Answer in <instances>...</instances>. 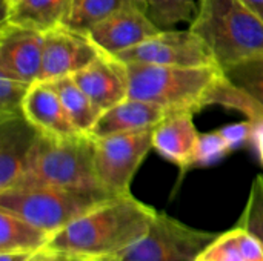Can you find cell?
<instances>
[{
    "mask_svg": "<svg viewBox=\"0 0 263 261\" xmlns=\"http://www.w3.org/2000/svg\"><path fill=\"white\" fill-rule=\"evenodd\" d=\"M157 211L133 194L111 197L59 231L48 248L79 255L100 258L117 254L142 238Z\"/></svg>",
    "mask_w": 263,
    "mask_h": 261,
    "instance_id": "cell-1",
    "label": "cell"
},
{
    "mask_svg": "<svg viewBox=\"0 0 263 261\" xmlns=\"http://www.w3.org/2000/svg\"><path fill=\"white\" fill-rule=\"evenodd\" d=\"M190 29L205 42L222 71L263 55V20L240 0H199Z\"/></svg>",
    "mask_w": 263,
    "mask_h": 261,
    "instance_id": "cell-2",
    "label": "cell"
},
{
    "mask_svg": "<svg viewBox=\"0 0 263 261\" xmlns=\"http://www.w3.org/2000/svg\"><path fill=\"white\" fill-rule=\"evenodd\" d=\"M37 186L108 194L96 174L94 138L86 134L69 138L40 134L28 168L14 188Z\"/></svg>",
    "mask_w": 263,
    "mask_h": 261,
    "instance_id": "cell-3",
    "label": "cell"
},
{
    "mask_svg": "<svg viewBox=\"0 0 263 261\" xmlns=\"http://www.w3.org/2000/svg\"><path fill=\"white\" fill-rule=\"evenodd\" d=\"M128 97L153 103L168 112H199L205 98L222 74L217 66H160L126 63Z\"/></svg>",
    "mask_w": 263,
    "mask_h": 261,
    "instance_id": "cell-4",
    "label": "cell"
},
{
    "mask_svg": "<svg viewBox=\"0 0 263 261\" xmlns=\"http://www.w3.org/2000/svg\"><path fill=\"white\" fill-rule=\"evenodd\" d=\"M111 197L116 195L51 186L14 188L0 192V209L55 235L71 222Z\"/></svg>",
    "mask_w": 263,
    "mask_h": 261,
    "instance_id": "cell-5",
    "label": "cell"
},
{
    "mask_svg": "<svg viewBox=\"0 0 263 261\" xmlns=\"http://www.w3.org/2000/svg\"><path fill=\"white\" fill-rule=\"evenodd\" d=\"M216 238V234L194 229L163 212H157L142 238L117 254L96 260L194 261Z\"/></svg>",
    "mask_w": 263,
    "mask_h": 261,
    "instance_id": "cell-6",
    "label": "cell"
},
{
    "mask_svg": "<svg viewBox=\"0 0 263 261\" xmlns=\"http://www.w3.org/2000/svg\"><path fill=\"white\" fill-rule=\"evenodd\" d=\"M154 129L94 138V168L102 188L111 195L131 194L140 165L153 149Z\"/></svg>",
    "mask_w": 263,
    "mask_h": 261,
    "instance_id": "cell-7",
    "label": "cell"
},
{
    "mask_svg": "<svg viewBox=\"0 0 263 261\" xmlns=\"http://www.w3.org/2000/svg\"><path fill=\"white\" fill-rule=\"evenodd\" d=\"M117 58L125 63L160 66H217L205 42L190 28L162 29L143 43L122 52Z\"/></svg>",
    "mask_w": 263,
    "mask_h": 261,
    "instance_id": "cell-8",
    "label": "cell"
},
{
    "mask_svg": "<svg viewBox=\"0 0 263 261\" xmlns=\"http://www.w3.org/2000/svg\"><path fill=\"white\" fill-rule=\"evenodd\" d=\"M43 34V60L39 82L71 77L105 54L86 32L71 29L65 25Z\"/></svg>",
    "mask_w": 263,
    "mask_h": 261,
    "instance_id": "cell-9",
    "label": "cell"
},
{
    "mask_svg": "<svg viewBox=\"0 0 263 261\" xmlns=\"http://www.w3.org/2000/svg\"><path fill=\"white\" fill-rule=\"evenodd\" d=\"M45 34L9 20L0 29V75L35 83L40 78Z\"/></svg>",
    "mask_w": 263,
    "mask_h": 261,
    "instance_id": "cell-10",
    "label": "cell"
},
{
    "mask_svg": "<svg viewBox=\"0 0 263 261\" xmlns=\"http://www.w3.org/2000/svg\"><path fill=\"white\" fill-rule=\"evenodd\" d=\"M160 31L140 5H129L94 25L86 34L105 54L117 57Z\"/></svg>",
    "mask_w": 263,
    "mask_h": 261,
    "instance_id": "cell-11",
    "label": "cell"
},
{
    "mask_svg": "<svg viewBox=\"0 0 263 261\" xmlns=\"http://www.w3.org/2000/svg\"><path fill=\"white\" fill-rule=\"evenodd\" d=\"M39 137L40 131L25 115L0 120V192L23 177Z\"/></svg>",
    "mask_w": 263,
    "mask_h": 261,
    "instance_id": "cell-12",
    "label": "cell"
},
{
    "mask_svg": "<svg viewBox=\"0 0 263 261\" xmlns=\"http://www.w3.org/2000/svg\"><path fill=\"white\" fill-rule=\"evenodd\" d=\"M71 77L102 111L128 98L126 63L114 55L102 54Z\"/></svg>",
    "mask_w": 263,
    "mask_h": 261,
    "instance_id": "cell-13",
    "label": "cell"
},
{
    "mask_svg": "<svg viewBox=\"0 0 263 261\" xmlns=\"http://www.w3.org/2000/svg\"><path fill=\"white\" fill-rule=\"evenodd\" d=\"M200 132L194 125V112H170L153 132V149L174 163L182 172L194 168Z\"/></svg>",
    "mask_w": 263,
    "mask_h": 261,
    "instance_id": "cell-14",
    "label": "cell"
},
{
    "mask_svg": "<svg viewBox=\"0 0 263 261\" xmlns=\"http://www.w3.org/2000/svg\"><path fill=\"white\" fill-rule=\"evenodd\" d=\"M23 115L40 131V134L59 138L82 135L71 122L57 91L49 82L32 83L25 98Z\"/></svg>",
    "mask_w": 263,
    "mask_h": 261,
    "instance_id": "cell-15",
    "label": "cell"
},
{
    "mask_svg": "<svg viewBox=\"0 0 263 261\" xmlns=\"http://www.w3.org/2000/svg\"><path fill=\"white\" fill-rule=\"evenodd\" d=\"M170 112L153 103L136 98H125L116 106L102 112L91 137H106L136 131L154 129Z\"/></svg>",
    "mask_w": 263,
    "mask_h": 261,
    "instance_id": "cell-16",
    "label": "cell"
},
{
    "mask_svg": "<svg viewBox=\"0 0 263 261\" xmlns=\"http://www.w3.org/2000/svg\"><path fill=\"white\" fill-rule=\"evenodd\" d=\"M72 5L74 0H20L3 20L46 32L66 22Z\"/></svg>",
    "mask_w": 263,
    "mask_h": 261,
    "instance_id": "cell-17",
    "label": "cell"
},
{
    "mask_svg": "<svg viewBox=\"0 0 263 261\" xmlns=\"http://www.w3.org/2000/svg\"><path fill=\"white\" fill-rule=\"evenodd\" d=\"M52 237L37 225L0 209V252H37L46 248Z\"/></svg>",
    "mask_w": 263,
    "mask_h": 261,
    "instance_id": "cell-18",
    "label": "cell"
},
{
    "mask_svg": "<svg viewBox=\"0 0 263 261\" xmlns=\"http://www.w3.org/2000/svg\"><path fill=\"white\" fill-rule=\"evenodd\" d=\"M49 83L57 91L74 126L82 134L91 135L103 111L94 105V102L80 89L72 77H62Z\"/></svg>",
    "mask_w": 263,
    "mask_h": 261,
    "instance_id": "cell-19",
    "label": "cell"
},
{
    "mask_svg": "<svg viewBox=\"0 0 263 261\" xmlns=\"http://www.w3.org/2000/svg\"><path fill=\"white\" fill-rule=\"evenodd\" d=\"M129 5H140V2L139 0H74L71 12L63 25L80 32H88L94 25H97L103 18L114 14L116 11Z\"/></svg>",
    "mask_w": 263,
    "mask_h": 261,
    "instance_id": "cell-20",
    "label": "cell"
},
{
    "mask_svg": "<svg viewBox=\"0 0 263 261\" xmlns=\"http://www.w3.org/2000/svg\"><path fill=\"white\" fill-rule=\"evenodd\" d=\"M146 15L160 29H174L180 23L191 25L197 15L199 0H139Z\"/></svg>",
    "mask_w": 263,
    "mask_h": 261,
    "instance_id": "cell-21",
    "label": "cell"
},
{
    "mask_svg": "<svg viewBox=\"0 0 263 261\" xmlns=\"http://www.w3.org/2000/svg\"><path fill=\"white\" fill-rule=\"evenodd\" d=\"M208 105H220L228 109H236L248 117L251 122H257L263 118V108H260L250 95H247L243 91L236 88L225 75L223 72L219 75V78L211 86L206 98L205 106Z\"/></svg>",
    "mask_w": 263,
    "mask_h": 261,
    "instance_id": "cell-22",
    "label": "cell"
},
{
    "mask_svg": "<svg viewBox=\"0 0 263 261\" xmlns=\"http://www.w3.org/2000/svg\"><path fill=\"white\" fill-rule=\"evenodd\" d=\"M222 72L236 88L263 108V55L240 62Z\"/></svg>",
    "mask_w": 263,
    "mask_h": 261,
    "instance_id": "cell-23",
    "label": "cell"
},
{
    "mask_svg": "<svg viewBox=\"0 0 263 261\" xmlns=\"http://www.w3.org/2000/svg\"><path fill=\"white\" fill-rule=\"evenodd\" d=\"M32 83L0 75V120L23 115L25 98Z\"/></svg>",
    "mask_w": 263,
    "mask_h": 261,
    "instance_id": "cell-24",
    "label": "cell"
},
{
    "mask_svg": "<svg viewBox=\"0 0 263 261\" xmlns=\"http://www.w3.org/2000/svg\"><path fill=\"white\" fill-rule=\"evenodd\" d=\"M239 226L251 232L263 245V175H257L253 182Z\"/></svg>",
    "mask_w": 263,
    "mask_h": 261,
    "instance_id": "cell-25",
    "label": "cell"
},
{
    "mask_svg": "<svg viewBox=\"0 0 263 261\" xmlns=\"http://www.w3.org/2000/svg\"><path fill=\"white\" fill-rule=\"evenodd\" d=\"M230 152H233V151L219 129L200 134L196 160H194V168L216 165V163L222 162Z\"/></svg>",
    "mask_w": 263,
    "mask_h": 261,
    "instance_id": "cell-26",
    "label": "cell"
},
{
    "mask_svg": "<svg viewBox=\"0 0 263 261\" xmlns=\"http://www.w3.org/2000/svg\"><path fill=\"white\" fill-rule=\"evenodd\" d=\"M228 232L243 261H263V245L251 232L239 225Z\"/></svg>",
    "mask_w": 263,
    "mask_h": 261,
    "instance_id": "cell-27",
    "label": "cell"
},
{
    "mask_svg": "<svg viewBox=\"0 0 263 261\" xmlns=\"http://www.w3.org/2000/svg\"><path fill=\"white\" fill-rule=\"evenodd\" d=\"M219 131L223 135V138L227 140V143L230 145L231 151H237V149H242L245 145L251 143L253 122L243 120V122L231 123L223 128H219Z\"/></svg>",
    "mask_w": 263,
    "mask_h": 261,
    "instance_id": "cell-28",
    "label": "cell"
},
{
    "mask_svg": "<svg viewBox=\"0 0 263 261\" xmlns=\"http://www.w3.org/2000/svg\"><path fill=\"white\" fill-rule=\"evenodd\" d=\"M83 258L74 254H68L63 251H57L52 248H43L40 251H37L35 254H32V257L28 261H82Z\"/></svg>",
    "mask_w": 263,
    "mask_h": 261,
    "instance_id": "cell-29",
    "label": "cell"
},
{
    "mask_svg": "<svg viewBox=\"0 0 263 261\" xmlns=\"http://www.w3.org/2000/svg\"><path fill=\"white\" fill-rule=\"evenodd\" d=\"M251 143L256 148L257 157L260 160L263 166V118L253 122V137H251Z\"/></svg>",
    "mask_w": 263,
    "mask_h": 261,
    "instance_id": "cell-30",
    "label": "cell"
},
{
    "mask_svg": "<svg viewBox=\"0 0 263 261\" xmlns=\"http://www.w3.org/2000/svg\"><path fill=\"white\" fill-rule=\"evenodd\" d=\"M35 252H0V261H28Z\"/></svg>",
    "mask_w": 263,
    "mask_h": 261,
    "instance_id": "cell-31",
    "label": "cell"
},
{
    "mask_svg": "<svg viewBox=\"0 0 263 261\" xmlns=\"http://www.w3.org/2000/svg\"><path fill=\"white\" fill-rule=\"evenodd\" d=\"M253 14L263 20V0H240Z\"/></svg>",
    "mask_w": 263,
    "mask_h": 261,
    "instance_id": "cell-32",
    "label": "cell"
},
{
    "mask_svg": "<svg viewBox=\"0 0 263 261\" xmlns=\"http://www.w3.org/2000/svg\"><path fill=\"white\" fill-rule=\"evenodd\" d=\"M18 2H20V0H2V6H3V17H2V20L6 18L9 9H11L15 3H18Z\"/></svg>",
    "mask_w": 263,
    "mask_h": 261,
    "instance_id": "cell-33",
    "label": "cell"
},
{
    "mask_svg": "<svg viewBox=\"0 0 263 261\" xmlns=\"http://www.w3.org/2000/svg\"><path fill=\"white\" fill-rule=\"evenodd\" d=\"M82 261H97V260H96V258H83Z\"/></svg>",
    "mask_w": 263,
    "mask_h": 261,
    "instance_id": "cell-34",
    "label": "cell"
},
{
    "mask_svg": "<svg viewBox=\"0 0 263 261\" xmlns=\"http://www.w3.org/2000/svg\"><path fill=\"white\" fill-rule=\"evenodd\" d=\"M194 261H205V260H203V258H200V255H199V257H197Z\"/></svg>",
    "mask_w": 263,
    "mask_h": 261,
    "instance_id": "cell-35",
    "label": "cell"
}]
</instances>
